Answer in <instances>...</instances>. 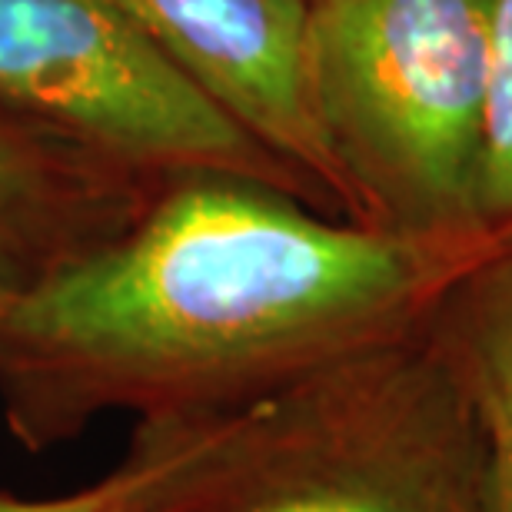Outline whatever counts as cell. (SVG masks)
<instances>
[{"label": "cell", "mask_w": 512, "mask_h": 512, "mask_svg": "<svg viewBox=\"0 0 512 512\" xmlns=\"http://www.w3.org/2000/svg\"><path fill=\"white\" fill-rule=\"evenodd\" d=\"M479 223L512 240V0H489V84L479 160Z\"/></svg>", "instance_id": "9"}, {"label": "cell", "mask_w": 512, "mask_h": 512, "mask_svg": "<svg viewBox=\"0 0 512 512\" xmlns=\"http://www.w3.org/2000/svg\"><path fill=\"white\" fill-rule=\"evenodd\" d=\"M173 512H496L483 426L423 330L237 413Z\"/></svg>", "instance_id": "2"}, {"label": "cell", "mask_w": 512, "mask_h": 512, "mask_svg": "<svg viewBox=\"0 0 512 512\" xmlns=\"http://www.w3.org/2000/svg\"><path fill=\"white\" fill-rule=\"evenodd\" d=\"M486 84L489 0H306L313 117L360 227L493 237L479 223Z\"/></svg>", "instance_id": "3"}, {"label": "cell", "mask_w": 512, "mask_h": 512, "mask_svg": "<svg viewBox=\"0 0 512 512\" xmlns=\"http://www.w3.org/2000/svg\"><path fill=\"white\" fill-rule=\"evenodd\" d=\"M217 416L140 419L124 459L104 479L64 496L0 493V512H173L207 459Z\"/></svg>", "instance_id": "8"}, {"label": "cell", "mask_w": 512, "mask_h": 512, "mask_svg": "<svg viewBox=\"0 0 512 512\" xmlns=\"http://www.w3.org/2000/svg\"><path fill=\"white\" fill-rule=\"evenodd\" d=\"M200 94L303 173L336 220L353 203L306 87V0H110Z\"/></svg>", "instance_id": "5"}, {"label": "cell", "mask_w": 512, "mask_h": 512, "mask_svg": "<svg viewBox=\"0 0 512 512\" xmlns=\"http://www.w3.org/2000/svg\"><path fill=\"white\" fill-rule=\"evenodd\" d=\"M0 107L153 177L227 173L330 217L303 173L200 94L110 0H0Z\"/></svg>", "instance_id": "4"}, {"label": "cell", "mask_w": 512, "mask_h": 512, "mask_svg": "<svg viewBox=\"0 0 512 512\" xmlns=\"http://www.w3.org/2000/svg\"><path fill=\"white\" fill-rule=\"evenodd\" d=\"M419 330L483 426L496 512H512V240L456 273Z\"/></svg>", "instance_id": "7"}, {"label": "cell", "mask_w": 512, "mask_h": 512, "mask_svg": "<svg viewBox=\"0 0 512 512\" xmlns=\"http://www.w3.org/2000/svg\"><path fill=\"white\" fill-rule=\"evenodd\" d=\"M496 243L396 237L227 173L170 177L114 240L0 303L7 433L44 453L114 413H237L413 333Z\"/></svg>", "instance_id": "1"}, {"label": "cell", "mask_w": 512, "mask_h": 512, "mask_svg": "<svg viewBox=\"0 0 512 512\" xmlns=\"http://www.w3.org/2000/svg\"><path fill=\"white\" fill-rule=\"evenodd\" d=\"M167 180L0 107V303L114 240Z\"/></svg>", "instance_id": "6"}]
</instances>
